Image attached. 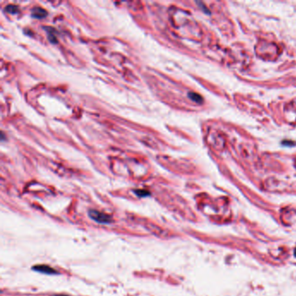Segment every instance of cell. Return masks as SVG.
<instances>
[{
    "instance_id": "6da1fadb",
    "label": "cell",
    "mask_w": 296,
    "mask_h": 296,
    "mask_svg": "<svg viewBox=\"0 0 296 296\" xmlns=\"http://www.w3.org/2000/svg\"><path fill=\"white\" fill-rule=\"evenodd\" d=\"M89 216L93 221L97 222L98 223H110L111 221H112V218H111V216H109V215L102 213V212L97 211V210H93V209H91V210L89 211Z\"/></svg>"
},
{
    "instance_id": "8992f818",
    "label": "cell",
    "mask_w": 296,
    "mask_h": 296,
    "mask_svg": "<svg viewBox=\"0 0 296 296\" xmlns=\"http://www.w3.org/2000/svg\"><path fill=\"white\" fill-rule=\"evenodd\" d=\"M5 11L6 12H9V13H12V14H16V13H18V6H16V5L6 6Z\"/></svg>"
},
{
    "instance_id": "5b68a950",
    "label": "cell",
    "mask_w": 296,
    "mask_h": 296,
    "mask_svg": "<svg viewBox=\"0 0 296 296\" xmlns=\"http://www.w3.org/2000/svg\"><path fill=\"white\" fill-rule=\"evenodd\" d=\"M188 97H190L193 101L196 102V103H201L202 101V98L200 97L198 94H195V93H188Z\"/></svg>"
},
{
    "instance_id": "52a82bcc",
    "label": "cell",
    "mask_w": 296,
    "mask_h": 296,
    "mask_svg": "<svg viewBox=\"0 0 296 296\" xmlns=\"http://www.w3.org/2000/svg\"><path fill=\"white\" fill-rule=\"evenodd\" d=\"M294 254L296 255V248H295V250H294Z\"/></svg>"
},
{
    "instance_id": "7a4b0ae2",
    "label": "cell",
    "mask_w": 296,
    "mask_h": 296,
    "mask_svg": "<svg viewBox=\"0 0 296 296\" xmlns=\"http://www.w3.org/2000/svg\"><path fill=\"white\" fill-rule=\"evenodd\" d=\"M32 269L36 271V272L43 273V274H58L57 271H56L54 268H52L51 267L47 266V265H36V266L32 267Z\"/></svg>"
},
{
    "instance_id": "3957f363",
    "label": "cell",
    "mask_w": 296,
    "mask_h": 296,
    "mask_svg": "<svg viewBox=\"0 0 296 296\" xmlns=\"http://www.w3.org/2000/svg\"><path fill=\"white\" fill-rule=\"evenodd\" d=\"M32 17L36 18H43L47 16V12L41 7H34L31 11Z\"/></svg>"
},
{
    "instance_id": "277c9868",
    "label": "cell",
    "mask_w": 296,
    "mask_h": 296,
    "mask_svg": "<svg viewBox=\"0 0 296 296\" xmlns=\"http://www.w3.org/2000/svg\"><path fill=\"white\" fill-rule=\"evenodd\" d=\"M134 192L139 197H145V196H148V195L150 194L149 191L143 190V189H136V190H134Z\"/></svg>"
},
{
    "instance_id": "ba28073f",
    "label": "cell",
    "mask_w": 296,
    "mask_h": 296,
    "mask_svg": "<svg viewBox=\"0 0 296 296\" xmlns=\"http://www.w3.org/2000/svg\"><path fill=\"white\" fill-rule=\"evenodd\" d=\"M55 296H58V295H55ZM63 296H64V295H63ZM66 296H67V295H66Z\"/></svg>"
}]
</instances>
